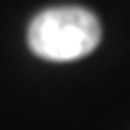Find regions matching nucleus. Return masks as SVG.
I'll list each match as a JSON object with an SVG mask.
<instances>
[{"label": "nucleus", "mask_w": 130, "mask_h": 130, "mask_svg": "<svg viewBox=\"0 0 130 130\" xmlns=\"http://www.w3.org/2000/svg\"><path fill=\"white\" fill-rule=\"evenodd\" d=\"M29 48L43 60H79L101 41V24L96 14L77 5L48 7L29 24Z\"/></svg>", "instance_id": "nucleus-1"}]
</instances>
